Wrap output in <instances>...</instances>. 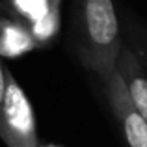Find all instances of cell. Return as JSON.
<instances>
[{
    "label": "cell",
    "mask_w": 147,
    "mask_h": 147,
    "mask_svg": "<svg viewBox=\"0 0 147 147\" xmlns=\"http://www.w3.org/2000/svg\"><path fill=\"white\" fill-rule=\"evenodd\" d=\"M4 88H6V69L0 61V104H2V97H4Z\"/></svg>",
    "instance_id": "cell-7"
},
{
    "label": "cell",
    "mask_w": 147,
    "mask_h": 147,
    "mask_svg": "<svg viewBox=\"0 0 147 147\" xmlns=\"http://www.w3.org/2000/svg\"><path fill=\"white\" fill-rule=\"evenodd\" d=\"M78 50L82 63L106 82L115 71L121 34L112 0H78Z\"/></svg>",
    "instance_id": "cell-1"
},
{
    "label": "cell",
    "mask_w": 147,
    "mask_h": 147,
    "mask_svg": "<svg viewBox=\"0 0 147 147\" xmlns=\"http://www.w3.org/2000/svg\"><path fill=\"white\" fill-rule=\"evenodd\" d=\"M7 13L22 21L32 32L37 49H45L61 28V0H4Z\"/></svg>",
    "instance_id": "cell-3"
},
{
    "label": "cell",
    "mask_w": 147,
    "mask_h": 147,
    "mask_svg": "<svg viewBox=\"0 0 147 147\" xmlns=\"http://www.w3.org/2000/svg\"><path fill=\"white\" fill-rule=\"evenodd\" d=\"M0 140L6 147H39L36 114L30 99L7 69L0 104Z\"/></svg>",
    "instance_id": "cell-2"
},
{
    "label": "cell",
    "mask_w": 147,
    "mask_h": 147,
    "mask_svg": "<svg viewBox=\"0 0 147 147\" xmlns=\"http://www.w3.org/2000/svg\"><path fill=\"white\" fill-rule=\"evenodd\" d=\"M102 88L108 104L121 127V134L125 138L127 147H147V123L130 104L117 71L112 73V76L102 84Z\"/></svg>",
    "instance_id": "cell-4"
},
{
    "label": "cell",
    "mask_w": 147,
    "mask_h": 147,
    "mask_svg": "<svg viewBox=\"0 0 147 147\" xmlns=\"http://www.w3.org/2000/svg\"><path fill=\"white\" fill-rule=\"evenodd\" d=\"M115 71L125 86L130 104L147 123V73L140 58L125 45H121L119 49L117 60H115Z\"/></svg>",
    "instance_id": "cell-5"
},
{
    "label": "cell",
    "mask_w": 147,
    "mask_h": 147,
    "mask_svg": "<svg viewBox=\"0 0 147 147\" xmlns=\"http://www.w3.org/2000/svg\"><path fill=\"white\" fill-rule=\"evenodd\" d=\"M37 45L30 28L9 13H0V58H17L36 50Z\"/></svg>",
    "instance_id": "cell-6"
}]
</instances>
